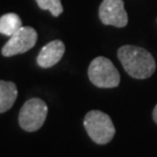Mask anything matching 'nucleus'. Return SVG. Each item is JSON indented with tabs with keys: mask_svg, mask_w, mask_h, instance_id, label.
I'll return each mask as SVG.
<instances>
[{
	"mask_svg": "<svg viewBox=\"0 0 157 157\" xmlns=\"http://www.w3.org/2000/svg\"><path fill=\"white\" fill-rule=\"evenodd\" d=\"M48 114V106L40 98H32L27 100L19 114V124L26 132H36L43 124Z\"/></svg>",
	"mask_w": 157,
	"mask_h": 157,
	"instance_id": "obj_4",
	"label": "nucleus"
},
{
	"mask_svg": "<svg viewBox=\"0 0 157 157\" xmlns=\"http://www.w3.org/2000/svg\"><path fill=\"white\" fill-rule=\"evenodd\" d=\"M37 41V32L32 27H21L17 32L10 36V40L1 49L5 57H12L30 50Z\"/></svg>",
	"mask_w": 157,
	"mask_h": 157,
	"instance_id": "obj_5",
	"label": "nucleus"
},
{
	"mask_svg": "<svg viewBox=\"0 0 157 157\" xmlns=\"http://www.w3.org/2000/svg\"><path fill=\"white\" fill-rule=\"evenodd\" d=\"M65 52V45L61 40H54L45 44L37 56V64L43 69H48L62 59Z\"/></svg>",
	"mask_w": 157,
	"mask_h": 157,
	"instance_id": "obj_7",
	"label": "nucleus"
},
{
	"mask_svg": "<svg viewBox=\"0 0 157 157\" xmlns=\"http://www.w3.org/2000/svg\"><path fill=\"white\" fill-rule=\"evenodd\" d=\"M89 78L97 87L112 89L120 84V73L114 64L106 57L99 56L91 62L89 67Z\"/></svg>",
	"mask_w": 157,
	"mask_h": 157,
	"instance_id": "obj_3",
	"label": "nucleus"
},
{
	"mask_svg": "<svg viewBox=\"0 0 157 157\" xmlns=\"http://www.w3.org/2000/svg\"><path fill=\"white\" fill-rule=\"evenodd\" d=\"M84 127L91 140L98 144H107L115 135L112 119L100 111H90L84 118Z\"/></svg>",
	"mask_w": 157,
	"mask_h": 157,
	"instance_id": "obj_2",
	"label": "nucleus"
},
{
	"mask_svg": "<svg viewBox=\"0 0 157 157\" xmlns=\"http://www.w3.org/2000/svg\"><path fill=\"white\" fill-rule=\"evenodd\" d=\"M17 85L13 82L0 80V113H5L12 108L17 100Z\"/></svg>",
	"mask_w": 157,
	"mask_h": 157,
	"instance_id": "obj_8",
	"label": "nucleus"
},
{
	"mask_svg": "<svg viewBox=\"0 0 157 157\" xmlns=\"http://www.w3.org/2000/svg\"><path fill=\"white\" fill-rule=\"evenodd\" d=\"M152 118H154V121L157 124V105L154 108V112H152Z\"/></svg>",
	"mask_w": 157,
	"mask_h": 157,
	"instance_id": "obj_11",
	"label": "nucleus"
},
{
	"mask_svg": "<svg viewBox=\"0 0 157 157\" xmlns=\"http://www.w3.org/2000/svg\"><path fill=\"white\" fill-rule=\"evenodd\" d=\"M22 27L21 17L15 13H7L0 17V34L12 36Z\"/></svg>",
	"mask_w": 157,
	"mask_h": 157,
	"instance_id": "obj_9",
	"label": "nucleus"
},
{
	"mask_svg": "<svg viewBox=\"0 0 157 157\" xmlns=\"http://www.w3.org/2000/svg\"><path fill=\"white\" fill-rule=\"evenodd\" d=\"M100 21L107 26L124 27L128 23V15L124 10V0H102L99 7Z\"/></svg>",
	"mask_w": 157,
	"mask_h": 157,
	"instance_id": "obj_6",
	"label": "nucleus"
},
{
	"mask_svg": "<svg viewBox=\"0 0 157 157\" xmlns=\"http://www.w3.org/2000/svg\"><path fill=\"white\" fill-rule=\"evenodd\" d=\"M37 5L43 11H49L54 17H59L63 13L61 0H36Z\"/></svg>",
	"mask_w": 157,
	"mask_h": 157,
	"instance_id": "obj_10",
	"label": "nucleus"
},
{
	"mask_svg": "<svg viewBox=\"0 0 157 157\" xmlns=\"http://www.w3.org/2000/svg\"><path fill=\"white\" fill-rule=\"evenodd\" d=\"M118 57L126 72L133 78H149L156 70L151 54L140 47L124 45L118 50Z\"/></svg>",
	"mask_w": 157,
	"mask_h": 157,
	"instance_id": "obj_1",
	"label": "nucleus"
}]
</instances>
